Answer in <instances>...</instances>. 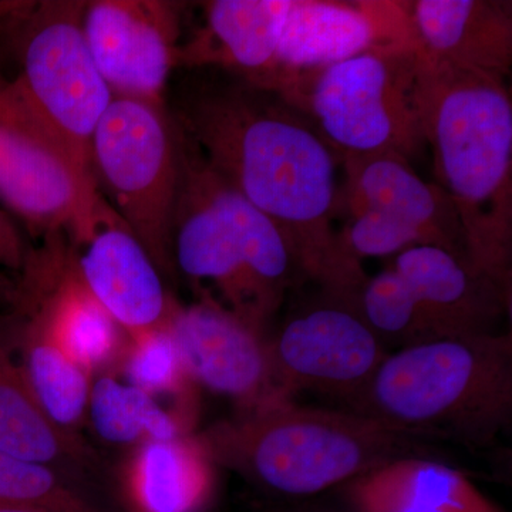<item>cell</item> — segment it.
Returning <instances> with one entry per match:
<instances>
[{
	"instance_id": "1",
	"label": "cell",
	"mask_w": 512,
	"mask_h": 512,
	"mask_svg": "<svg viewBox=\"0 0 512 512\" xmlns=\"http://www.w3.org/2000/svg\"><path fill=\"white\" fill-rule=\"evenodd\" d=\"M211 69L178 101L175 124L221 180L274 222L305 279L359 292L365 269L335 228L338 154L281 93Z\"/></svg>"
},
{
	"instance_id": "2",
	"label": "cell",
	"mask_w": 512,
	"mask_h": 512,
	"mask_svg": "<svg viewBox=\"0 0 512 512\" xmlns=\"http://www.w3.org/2000/svg\"><path fill=\"white\" fill-rule=\"evenodd\" d=\"M420 56L421 121L436 184L456 207L470 265L511 293L510 87Z\"/></svg>"
},
{
	"instance_id": "3",
	"label": "cell",
	"mask_w": 512,
	"mask_h": 512,
	"mask_svg": "<svg viewBox=\"0 0 512 512\" xmlns=\"http://www.w3.org/2000/svg\"><path fill=\"white\" fill-rule=\"evenodd\" d=\"M215 466L266 490L308 497L403 458H436L444 441L352 412L276 400L222 421L198 436Z\"/></svg>"
},
{
	"instance_id": "4",
	"label": "cell",
	"mask_w": 512,
	"mask_h": 512,
	"mask_svg": "<svg viewBox=\"0 0 512 512\" xmlns=\"http://www.w3.org/2000/svg\"><path fill=\"white\" fill-rule=\"evenodd\" d=\"M352 412L468 447L493 446L512 419L511 335L436 339L389 353Z\"/></svg>"
},
{
	"instance_id": "5",
	"label": "cell",
	"mask_w": 512,
	"mask_h": 512,
	"mask_svg": "<svg viewBox=\"0 0 512 512\" xmlns=\"http://www.w3.org/2000/svg\"><path fill=\"white\" fill-rule=\"evenodd\" d=\"M181 157L174 268L214 286L221 305L262 332L305 276L274 222L221 180L184 134Z\"/></svg>"
},
{
	"instance_id": "6",
	"label": "cell",
	"mask_w": 512,
	"mask_h": 512,
	"mask_svg": "<svg viewBox=\"0 0 512 512\" xmlns=\"http://www.w3.org/2000/svg\"><path fill=\"white\" fill-rule=\"evenodd\" d=\"M417 42L377 47L299 74L276 92L302 110L338 154H393L412 163L426 151Z\"/></svg>"
},
{
	"instance_id": "7",
	"label": "cell",
	"mask_w": 512,
	"mask_h": 512,
	"mask_svg": "<svg viewBox=\"0 0 512 512\" xmlns=\"http://www.w3.org/2000/svg\"><path fill=\"white\" fill-rule=\"evenodd\" d=\"M357 303L386 348L495 333L511 293L446 249L419 245L367 276Z\"/></svg>"
},
{
	"instance_id": "8",
	"label": "cell",
	"mask_w": 512,
	"mask_h": 512,
	"mask_svg": "<svg viewBox=\"0 0 512 512\" xmlns=\"http://www.w3.org/2000/svg\"><path fill=\"white\" fill-rule=\"evenodd\" d=\"M86 2H26L0 25L15 40V83L30 109L86 173L92 140L114 94L104 82L83 30ZM96 178V177H94Z\"/></svg>"
},
{
	"instance_id": "9",
	"label": "cell",
	"mask_w": 512,
	"mask_h": 512,
	"mask_svg": "<svg viewBox=\"0 0 512 512\" xmlns=\"http://www.w3.org/2000/svg\"><path fill=\"white\" fill-rule=\"evenodd\" d=\"M92 165L121 221L161 274H173L174 220L183 181L181 136L173 116L165 106L114 97L94 131Z\"/></svg>"
},
{
	"instance_id": "10",
	"label": "cell",
	"mask_w": 512,
	"mask_h": 512,
	"mask_svg": "<svg viewBox=\"0 0 512 512\" xmlns=\"http://www.w3.org/2000/svg\"><path fill=\"white\" fill-rule=\"evenodd\" d=\"M0 201L32 235L86 244L117 212L0 66Z\"/></svg>"
},
{
	"instance_id": "11",
	"label": "cell",
	"mask_w": 512,
	"mask_h": 512,
	"mask_svg": "<svg viewBox=\"0 0 512 512\" xmlns=\"http://www.w3.org/2000/svg\"><path fill=\"white\" fill-rule=\"evenodd\" d=\"M339 214L340 244L350 258H387L431 245L466 259L456 207L436 183H427L406 158L393 154L346 157ZM470 264V262H468Z\"/></svg>"
},
{
	"instance_id": "12",
	"label": "cell",
	"mask_w": 512,
	"mask_h": 512,
	"mask_svg": "<svg viewBox=\"0 0 512 512\" xmlns=\"http://www.w3.org/2000/svg\"><path fill=\"white\" fill-rule=\"evenodd\" d=\"M269 353L282 400L312 390L352 406L390 352L366 322L357 295L319 288L288 315Z\"/></svg>"
},
{
	"instance_id": "13",
	"label": "cell",
	"mask_w": 512,
	"mask_h": 512,
	"mask_svg": "<svg viewBox=\"0 0 512 512\" xmlns=\"http://www.w3.org/2000/svg\"><path fill=\"white\" fill-rule=\"evenodd\" d=\"M180 6L154 0L86 2L87 46L114 97L164 106L180 52Z\"/></svg>"
},
{
	"instance_id": "14",
	"label": "cell",
	"mask_w": 512,
	"mask_h": 512,
	"mask_svg": "<svg viewBox=\"0 0 512 512\" xmlns=\"http://www.w3.org/2000/svg\"><path fill=\"white\" fill-rule=\"evenodd\" d=\"M165 328L191 383L241 406V412L282 400L275 389L269 343L261 330L221 305L210 293L174 303Z\"/></svg>"
},
{
	"instance_id": "15",
	"label": "cell",
	"mask_w": 512,
	"mask_h": 512,
	"mask_svg": "<svg viewBox=\"0 0 512 512\" xmlns=\"http://www.w3.org/2000/svg\"><path fill=\"white\" fill-rule=\"evenodd\" d=\"M417 42L410 2L292 0L269 89L377 47Z\"/></svg>"
},
{
	"instance_id": "16",
	"label": "cell",
	"mask_w": 512,
	"mask_h": 512,
	"mask_svg": "<svg viewBox=\"0 0 512 512\" xmlns=\"http://www.w3.org/2000/svg\"><path fill=\"white\" fill-rule=\"evenodd\" d=\"M74 258L77 275L128 336L163 328L173 309L163 274L121 218L101 225Z\"/></svg>"
},
{
	"instance_id": "17",
	"label": "cell",
	"mask_w": 512,
	"mask_h": 512,
	"mask_svg": "<svg viewBox=\"0 0 512 512\" xmlns=\"http://www.w3.org/2000/svg\"><path fill=\"white\" fill-rule=\"evenodd\" d=\"M20 313H0V451L53 468L76 483L97 466L80 434L60 430L37 404L19 357Z\"/></svg>"
},
{
	"instance_id": "18",
	"label": "cell",
	"mask_w": 512,
	"mask_h": 512,
	"mask_svg": "<svg viewBox=\"0 0 512 512\" xmlns=\"http://www.w3.org/2000/svg\"><path fill=\"white\" fill-rule=\"evenodd\" d=\"M410 19L427 59L495 79L510 76L511 2L417 0L410 2Z\"/></svg>"
},
{
	"instance_id": "19",
	"label": "cell",
	"mask_w": 512,
	"mask_h": 512,
	"mask_svg": "<svg viewBox=\"0 0 512 512\" xmlns=\"http://www.w3.org/2000/svg\"><path fill=\"white\" fill-rule=\"evenodd\" d=\"M292 0H214L202 3L205 26L180 47L178 66L214 67L271 87L276 52Z\"/></svg>"
},
{
	"instance_id": "20",
	"label": "cell",
	"mask_w": 512,
	"mask_h": 512,
	"mask_svg": "<svg viewBox=\"0 0 512 512\" xmlns=\"http://www.w3.org/2000/svg\"><path fill=\"white\" fill-rule=\"evenodd\" d=\"M356 512H505L466 473L436 458H403L343 485Z\"/></svg>"
},
{
	"instance_id": "21",
	"label": "cell",
	"mask_w": 512,
	"mask_h": 512,
	"mask_svg": "<svg viewBox=\"0 0 512 512\" xmlns=\"http://www.w3.org/2000/svg\"><path fill=\"white\" fill-rule=\"evenodd\" d=\"M214 466L198 436L140 444L124 474L128 511H204L214 494Z\"/></svg>"
},
{
	"instance_id": "22",
	"label": "cell",
	"mask_w": 512,
	"mask_h": 512,
	"mask_svg": "<svg viewBox=\"0 0 512 512\" xmlns=\"http://www.w3.org/2000/svg\"><path fill=\"white\" fill-rule=\"evenodd\" d=\"M12 309L22 318L19 357L37 404L60 430L79 434L87 419L92 373L64 352L37 309Z\"/></svg>"
},
{
	"instance_id": "23",
	"label": "cell",
	"mask_w": 512,
	"mask_h": 512,
	"mask_svg": "<svg viewBox=\"0 0 512 512\" xmlns=\"http://www.w3.org/2000/svg\"><path fill=\"white\" fill-rule=\"evenodd\" d=\"M87 419L101 440L117 446H140L187 434L156 397L107 373L92 383Z\"/></svg>"
},
{
	"instance_id": "24",
	"label": "cell",
	"mask_w": 512,
	"mask_h": 512,
	"mask_svg": "<svg viewBox=\"0 0 512 512\" xmlns=\"http://www.w3.org/2000/svg\"><path fill=\"white\" fill-rule=\"evenodd\" d=\"M120 366L126 383L154 397L183 394L191 383L165 326L128 336Z\"/></svg>"
},
{
	"instance_id": "25",
	"label": "cell",
	"mask_w": 512,
	"mask_h": 512,
	"mask_svg": "<svg viewBox=\"0 0 512 512\" xmlns=\"http://www.w3.org/2000/svg\"><path fill=\"white\" fill-rule=\"evenodd\" d=\"M0 504L97 505L74 481L53 468L37 466L0 451Z\"/></svg>"
},
{
	"instance_id": "26",
	"label": "cell",
	"mask_w": 512,
	"mask_h": 512,
	"mask_svg": "<svg viewBox=\"0 0 512 512\" xmlns=\"http://www.w3.org/2000/svg\"><path fill=\"white\" fill-rule=\"evenodd\" d=\"M32 251L12 214L0 210V268L23 272Z\"/></svg>"
},
{
	"instance_id": "27",
	"label": "cell",
	"mask_w": 512,
	"mask_h": 512,
	"mask_svg": "<svg viewBox=\"0 0 512 512\" xmlns=\"http://www.w3.org/2000/svg\"><path fill=\"white\" fill-rule=\"evenodd\" d=\"M0 512H107L99 505L89 507H60L49 504H0Z\"/></svg>"
},
{
	"instance_id": "28",
	"label": "cell",
	"mask_w": 512,
	"mask_h": 512,
	"mask_svg": "<svg viewBox=\"0 0 512 512\" xmlns=\"http://www.w3.org/2000/svg\"><path fill=\"white\" fill-rule=\"evenodd\" d=\"M18 293V281H13L6 272L0 269V306H10L16 301Z\"/></svg>"
},
{
	"instance_id": "29",
	"label": "cell",
	"mask_w": 512,
	"mask_h": 512,
	"mask_svg": "<svg viewBox=\"0 0 512 512\" xmlns=\"http://www.w3.org/2000/svg\"><path fill=\"white\" fill-rule=\"evenodd\" d=\"M23 5L25 2H19V0H0V25L19 12Z\"/></svg>"
}]
</instances>
